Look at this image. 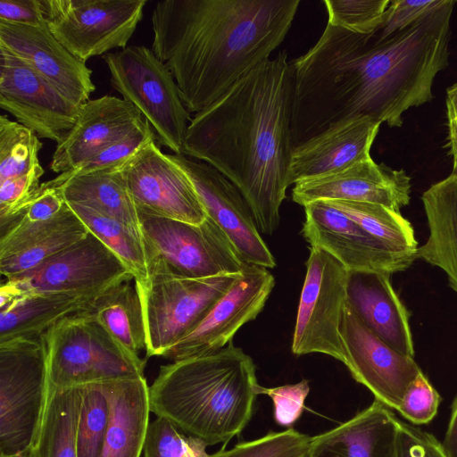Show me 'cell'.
I'll use <instances>...</instances> for the list:
<instances>
[{
  "mask_svg": "<svg viewBox=\"0 0 457 457\" xmlns=\"http://www.w3.org/2000/svg\"><path fill=\"white\" fill-rule=\"evenodd\" d=\"M275 278L267 268L248 264L200 324L164 355L172 361L214 352L228 345L263 309Z\"/></svg>",
  "mask_w": 457,
  "mask_h": 457,
  "instance_id": "obj_17",
  "label": "cell"
},
{
  "mask_svg": "<svg viewBox=\"0 0 457 457\" xmlns=\"http://www.w3.org/2000/svg\"><path fill=\"white\" fill-rule=\"evenodd\" d=\"M207 445L170 420L157 417L150 423L144 457H211Z\"/></svg>",
  "mask_w": 457,
  "mask_h": 457,
  "instance_id": "obj_38",
  "label": "cell"
},
{
  "mask_svg": "<svg viewBox=\"0 0 457 457\" xmlns=\"http://www.w3.org/2000/svg\"><path fill=\"white\" fill-rule=\"evenodd\" d=\"M325 202L358 223L392 253L413 262L417 259L419 246L414 229L400 212L370 203L338 200Z\"/></svg>",
  "mask_w": 457,
  "mask_h": 457,
  "instance_id": "obj_31",
  "label": "cell"
},
{
  "mask_svg": "<svg viewBox=\"0 0 457 457\" xmlns=\"http://www.w3.org/2000/svg\"><path fill=\"white\" fill-rule=\"evenodd\" d=\"M153 141H156L154 132L145 120L139 127L122 139L107 146L77 168L62 172L54 179L46 181V184L52 187H59L73 177L121 168Z\"/></svg>",
  "mask_w": 457,
  "mask_h": 457,
  "instance_id": "obj_36",
  "label": "cell"
},
{
  "mask_svg": "<svg viewBox=\"0 0 457 457\" xmlns=\"http://www.w3.org/2000/svg\"><path fill=\"white\" fill-rule=\"evenodd\" d=\"M103 59L112 87L141 112L157 143L174 154H183L192 119L168 68L145 46H129L107 53Z\"/></svg>",
  "mask_w": 457,
  "mask_h": 457,
  "instance_id": "obj_8",
  "label": "cell"
},
{
  "mask_svg": "<svg viewBox=\"0 0 457 457\" xmlns=\"http://www.w3.org/2000/svg\"><path fill=\"white\" fill-rule=\"evenodd\" d=\"M192 182L206 212L248 264L274 268L276 261L262 240L240 190L221 172L184 154H170Z\"/></svg>",
  "mask_w": 457,
  "mask_h": 457,
  "instance_id": "obj_15",
  "label": "cell"
},
{
  "mask_svg": "<svg viewBox=\"0 0 457 457\" xmlns=\"http://www.w3.org/2000/svg\"><path fill=\"white\" fill-rule=\"evenodd\" d=\"M144 121L141 112L123 98L106 95L88 100L80 106L72 129L57 144L50 169L61 174L77 168Z\"/></svg>",
  "mask_w": 457,
  "mask_h": 457,
  "instance_id": "obj_21",
  "label": "cell"
},
{
  "mask_svg": "<svg viewBox=\"0 0 457 457\" xmlns=\"http://www.w3.org/2000/svg\"><path fill=\"white\" fill-rule=\"evenodd\" d=\"M0 457H37V454L34 446H31L20 453L11 455H0Z\"/></svg>",
  "mask_w": 457,
  "mask_h": 457,
  "instance_id": "obj_49",
  "label": "cell"
},
{
  "mask_svg": "<svg viewBox=\"0 0 457 457\" xmlns=\"http://www.w3.org/2000/svg\"><path fill=\"white\" fill-rule=\"evenodd\" d=\"M442 0H393L385 11L382 23L373 36L375 42H381L403 30L416 21L436 8Z\"/></svg>",
  "mask_w": 457,
  "mask_h": 457,
  "instance_id": "obj_44",
  "label": "cell"
},
{
  "mask_svg": "<svg viewBox=\"0 0 457 457\" xmlns=\"http://www.w3.org/2000/svg\"><path fill=\"white\" fill-rule=\"evenodd\" d=\"M300 0H164L152 13V50L199 112L270 58Z\"/></svg>",
  "mask_w": 457,
  "mask_h": 457,
  "instance_id": "obj_3",
  "label": "cell"
},
{
  "mask_svg": "<svg viewBox=\"0 0 457 457\" xmlns=\"http://www.w3.org/2000/svg\"><path fill=\"white\" fill-rule=\"evenodd\" d=\"M411 188V178L403 170L378 164L370 157L337 172L295 183L292 199L303 206L338 200L381 204L400 212L410 203Z\"/></svg>",
  "mask_w": 457,
  "mask_h": 457,
  "instance_id": "obj_19",
  "label": "cell"
},
{
  "mask_svg": "<svg viewBox=\"0 0 457 457\" xmlns=\"http://www.w3.org/2000/svg\"><path fill=\"white\" fill-rule=\"evenodd\" d=\"M390 275L350 272L347 301L377 337L401 354L414 358L409 312L395 293Z\"/></svg>",
  "mask_w": 457,
  "mask_h": 457,
  "instance_id": "obj_23",
  "label": "cell"
},
{
  "mask_svg": "<svg viewBox=\"0 0 457 457\" xmlns=\"http://www.w3.org/2000/svg\"><path fill=\"white\" fill-rule=\"evenodd\" d=\"M134 279L121 261L89 231L33 270L6 283L20 296L71 294L96 296Z\"/></svg>",
  "mask_w": 457,
  "mask_h": 457,
  "instance_id": "obj_12",
  "label": "cell"
},
{
  "mask_svg": "<svg viewBox=\"0 0 457 457\" xmlns=\"http://www.w3.org/2000/svg\"><path fill=\"white\" fill-rule=\"evenodd\" d=\"M43 145L36 132L6 115L0 117V182L39 169Z\"/></svg>",
  "mask_w": 457,
  "mask_h": 457,
  "instance_id": "obj_34",
  "label": "cell"
},
{
  "mask_svg": "<svg viewBox=\"0 0 457 457\" xmlns=\"http://www.w3.org/2000/svg\"><path fill=\"white\" fill-rule=\"evenodd\" d=\"M345 362L352 377L391 410L421 371L414 358L401 354L377 337L346 301L340 322Z\"/></svg>",
  "mask_w": 457,
  "mask_h": 457,
  "instance_id": "obj_14",
  "label": "cell"
},
{
  "mask_svg": "<svg viewBox=\"0 0 457 457\" xmlns=\"http://www.w3.org/2000/svg\"><path fill=\"white\" fill-rule=\"evenodd\" d=\"M43 174L41 167L0 182V228L10 223L35 196Z\"/></svg>",
  "mask_w": 457,
  "mask_h": 457,
  "instance_id": "obj_41",
  "label": "cell"
},
{
  "mask_svg": "<svg viewBox=\"0 0 457 457\" xmlns=\"http://www.w3.org/2000/svg\"><path fill=\"white\" fill-rule=\"evenodd\" d=\"M0 21L29 26L47 25L42 0H1Z\"/></svg>",
  "mask_w": 457,
  "mask_h": 457,
  "instance_id": "obj_46",
  "label": "cell"
},
{
  "mask_svg": "<svg viewBox=\"0 0 457 457\" xmlns=\"http://www.w3.org/2000/svg\"><path fill=\"white\" fill-rule=\"evenodd\" d=\"M309 392V381L306 379L276 387H259V395L270 397L274 420L283 427L292 426L300 418Z\"/></svg>",
  "mask_w": 457,
  "mask_h": 457,
  "instance_id": "obj_43",
  "label": "cell"
},
{
  "mask_svg": "<svg viewBox=\"0 0 457 457\" xmlns=\"http://www.w3.org/2000/svg\"><path fill=\"white\" fill-rule=\"evenodd\" d=\"M381 122L355 116L329 126L293 149L290 183L337 172L370 158Z\"/></svg>",
  "mask_w": 457,
  "mask_h": 457,
  "instance_id": "obj_22",
  "label": "cell"
},
{
  "mask_svg": "<svg viewBox=\"0 0 457 457\" xmlns=\"http://www.w3.org/2000/svg\"><path fill=\"white\" fill-rule=\"evenodd\" d=\"M443 445L450 457H457V396L452 404L451 415Z\"/></svg>",
  "mask_w": 457,
  "mask_h": 457,
  "instance_id": "obj_48",
  "label": "cell"
},
{
  "mask_svg": "<svg viewBox=\"0 0 457 457\" xmlns=\"http://www.w3.org/2000/svg\"><path fill=\"white\" fill-rule=\"evenodd\" d=\"M137 212L200 224L206 212L189 178L156 141L147 145L123 168Z\"/></svg>",
  "mask_w": 457,
  "mask_h": 457,
  "instance_id": "obj_16",
  "label": "cell"
},
{
  "mask_svg": "<svg viewBox=\"0 0 457 457\" xmlns=\"http://www.w3.org/2000/svg\"><path fill=\"white\" fill-rule=\"evenodd\" d=\"M312 436L290 428L269 432L254 440L241 442L211 457H308Z\"/></svg>",
  "mask_w": 457,
  "mask_h": 457,
  "instance_id": "obj_37",
  "label": "cell"
},
{
  "mask_svg": "<svg viewBox=\"0 0 457 457\" xmlns=\"http://www.w3.org/2000/svg\"><path fill=\"white\" fill-rule=\"evenodd\" d=\"M109 417L100 457H140L151 412L145 377L103 382Z\"/></svg>",
  "mask_w": 457,
  "mask_h": 457,
  "instance_id": "obj_25",
  "label": "cell"
},
{
  "mask_svg": "<svg viewBox=\"0 0 457 457\" xmlns=\"http://www.w3.org/2000/svg\"><path fill=\"white\" fill-rule=\"evenodd\" d=\"M395 457H450L443 443L432 434L396 418Z\"/></svg>",
  "mask_w": 457,
  "mask_h": 457,
  "instance_id": "obj_42",
  "label": "cell"
},
{
  "mask_svg": "<svg viewBox=\"0 0 457 457\" xmlns=\"http://www.w3.org/2000/svg\"><path fill=\"white\" fill-rule=\"evenodd\" d=\"M428 227L417 258L438 267L457 293V172L431 185L421 196Z\"/></svg>",
  "mask_w": 457,
  "mask_h": 457,
  "instance_id": "obj_26",
  "label": "cell"
},
{
  "mask_svg": "<svg viewBox=\"0 0 457 457\" xmlns=\"http://www.w3.org/2000/svg\"><path fill=\"white\" fill-rule=\"evenodd\" d=\"M448 154L453 162V172H457V83L446 89L445 98Z\"/></svg>",
  "mask_w": 457,
  "mask_h": 457,
  "instance_id": "obj_47",
  "label": "cell"
},
{
  "mask_svg": "<svg viewBox=\"0 0 457 457\" xmlns=\"http://www.w3.org/2000/svg\"><path fill=\"white\" fill-rule=\"evenodd\" d=\"M440 403V395L421 370L405 390L397 411L411 424L424 425L435 418Z\"/></svg>",
  "mask_w": 457,
  "mask_h": 457,
  "instance_id": "obj_40",
  "label": "cell"
},
{
  "mask_svg": "<svg viewBox=\"0 0 457 457\" xmlns=\"http://www.w3.org/2000/svg\"><path fill=\"white\" fill-rule=\"evenodd\" d=\"M0 46L28 63L79 106L96 90L92 70L71 54L47 25L0 21Z\"/></svg>",
  "mask_w": 457,
  "mask_h": 457,
  "instance_id": "obj_20",
  "label": "cell"
},
{
  "mask_svg": "<svg viewBox=\"0 0 457 457\" xmlns=\"http://www.w3.org/2000/svg\"><path fill=\"white\" fill-rule=\"evenodd\" d=\"M455 0L434 10L384 41L327 24L320 39L294 62L295 98L317 131L355 116L391 128L403 114L433 98L432 87L449 63Z\"/></svg>",
  "mask_w": 457,
  "mask_h": 457,
  "instance_id": "obj_1",
  "label": "cell"
},
{
  "mask_svg": "<svg viewBox=\"0 0 457 457\" xmlns=\"http://www.w3.org/2000/svg\"><path fill=\"white\" fill-rule=\"evenodd\" d=\"M81 406L77 428L78 457H100L109 417L104 383L79 386Z\"/></svg>",
  "mask_w": 457,
  "mask_h": 457,
  "instance_id": "obj_35",
  "label": "cell"
},
{
  "mask_svg": "<svg viewBox=\"0 0 457 457\" xmlns=\"http://www.w3.org/2000/svg\"><path fill=\"white\" fill-rule=\"evenodd\" d=\"M87 229L103 242L127 267L135 283L148 280V263L140 231L91 208L68 204Z\"/></svg>",
  "mask_w": 457,
  "mask_h": 457,
  "instance_id": "obj_32",
  "label": "cell"
},
{
  "mask_svg": "<svg viewBox=\"0 0 457 457\" xmlns=\"http://www.w3.org/2000/svg\"><path fill=\"white\" fill-rule=\"evenodd\" d=\"M292 341L295 355L323 353L345 362L340 322L350 271L332 254L311 246Z\"/></svg>",
  "mask_w": 457,
  "mask_h": 457,
  "instance_id": "obj_10",
  "label": "cell"
},
{
  "mask_svg": "<svg viewBox=\"0 0 457 457\" xmlns=\"http://www.w3.org/2000/svg\"><path fill=\"white\" fill-rule=\"evenodd\" d=\"M48 391L44 335L0 343V455L34 446Z\"/></svg>",
  "mask_w": 457,
  "mask_h": 457,
  "instance_id": "obj_6",
  "label": "cell"
},
{
  "mask_svg": "<svg viewBox=\"0 0 457 457\" xmlns=\"http://www.w3.org/2000/svg\"><path fill=\"white\" fill-rule=\"evenodd\" d=\"M302 234L311 246L324 249L350 272L393 274L409 268L412 260L392 253L358 223L325 201L303 206Z\"/></svg>",
  "mask_w": 457,
  "mask_h": 457,
  "instance_id": "obj_18",
  "label": "cell"
},
{
  "mask_svg": "<svg viewBox=\"0 0 457 457\" xmlns=\"http://www.w3.org/2000/svg\"><path fill=\"white\" fill-rule=\"evenodd\" d=\"M328 24L361 34L376 33L390 0H324Z\"/></svg>",
  "mask_w": 457,
  "mask_h": 457,
  "instance_id": "obj_39",
  "label": "cell"
},
{
  "mask_svg": "<svg viewBox=\"0 0 457 457\" xmlns=\"http://www.w3.org/2000/svg\"><path fill=\"white\" fill-rule=\"evenodd\" d=\"M138 212L148 273L162 270L193 278L240 274L248 265L208 215L192 224Z\"/></svg>",
  "mask_w": 457,
  "mask_h": 457,
  "instance_id": "obj_7",
  "label": "cell"
},
{
  "mask_svg": "<svg viewBox=\"0 0 457 457\" xmlns=\"http://www.w3.org/2000/svg\"><path fill=\"white\" fill-rule=\"evenodd\" d=\"M54 37L86 62L124 49L143 18L146 0H42Z\"/></svg>",
  "mask_w": 457,
  "mask_h": 457,
  "instance_id": "obj_11",
  "label": "cell"
},
{
  "mask_svg": "<svg viewBox=\"0 0 457 457\" xmlns=\"http://www.w3.org/2000/svg\"><path fill=\"white\" fill-rule=\"evenodd\" d=\"M95 297L71 294L23 295L0 312V343L43 336L59 320L83 310Z\"/></svg>",
  "mask_w": 457,
  "mask_h": 457,
  "instance_id": "obj_29",
  "label": "cell"
},
{
  "mask_svg": "<svg viewBox=\"0 0 457 457\" xmlns=\"http://www.w3.org/2000/svg\"><path fill=\"white\" fill-rule=\"evenodd\" d=\"M79 386L49 388L46 408L34 448L37 457H78Z\"/></svg>",
  "mask_w": 457,
  "mask_h": 457,
  "instance_id": "obj_30",
  "label": "cell"
},
{
  "mask_svg": "<svg viewBox=\"0 0 457 457\" xmlns=\"http://www.w3.org/2000/svg\"><path fill=\"white\" fill-rule=\"evenodd\" d=\"M294 83L285 51L267 59L192 118L183 154L212 166L245 198L271 235L290 183Z\"/></svg>",
  "mask_w": 457,
  "mask_h": 457,
  "instance_id": "obj_2",
  "label": "cell"
},
{
  "mask_svg": "<svg viewBox=\"0 0 457 457\" xmlns=\"http://www.w3.org/2000/svg\"><path fill=\"white\" fill-rule=\"evenodd\" d=\"M124 166L73 177L56 187L67 204L87 206L140 231L138 212L127 185Z\"/></svg>",
  "mask_w": 457,
  "mask_h": 457,
  "instance_id": "obj_28",
  "label": "cell"
},
{
  "mask_svg": "<svg viewBox=\"0 0 457 457\" xmlns=\"http://www.w3.org/2000/svg\"><path fill=\"white\" fill-rule=\"evenodd\" d=\"M396 418L375 399L351 419L312 436L308 457H395Z\"/></svg>",
  "mask_w": 457,
  "mask_h": 457,
  "instance_id": "obj_24",
  "label": "cell"
},
{
  "mask_svg": "<svg viewBox=\"0 0 457 457\" xmlns=\"http://www.w3.org/2000/svg\"><path fill=\"white\" fill-rule=\"evenodd\" d=\"M67 205L60 189L46 182L41 184L39 190L22 211L0 231L13 222L44 221L56 216Z\"/></svg>",
  "mask_w": 457,
  "mask_h": 457,
  "instance_id": "obj_45",
  "label": "cell"
},
{
  "mask_svg": "<svg viewBox=\"0 0 457 457\" xmlns=\"http://www.w3.org/2000/svg\"><path fill=\"white\" fill-rule=\"evenodd\" d=\"M259 387L253 359L230 342L161 366L149 386L150 408L208 446L227 445L250 421Z\"/></svg>",
  "mask_w": 457,
  "mask_h": 457,
  "instance_id": "obj_4",
  "label": "cell"
},
{
  "mask_svg": "<svg viewBox=\"0 0 457 457\" xmlns=\"http://www.w3.org/2000/svg\"><path fill=\"white\" fill-rule=\"evenodd\" d=\"M87 232L82 220L69 208L56 226L36 237L15 253L0 258L1 274L6 279L21 277L69 247Z\"/></svg>",
  "mask_w": 457,
  "mask_h": 457,
  "instance_id": "obj_33",
  "label": "cell"
},
{
  "mask_svg": "<svg viewBox=\"0 0 457 457\" xmlns=\"http://www.w3.org/2000/svg\"><path fill=\"white\" fill-rule=\"evenodd\" d=\"M81 311L96 320L130 353L139 356L145 349L143 310L134 279L107 288Z\"/></svg>",
  "mask_w": 457,
  "mask_h": 457,
  "instance_id": "obj_27",
  "label": "cell"
},
{
  "mask_svg": "<svg viewBox=\"0 0 457 457\" xmlns=\"http://www.w3.org/2000/svg\"><path fill=\"white\" fill-rule=\"evenodd\" d=\"M0 107L38 137L61 143L80 106L21 59L0 46Z\"/></svg>",
  "mask_w": 457,
  "mask_h": 457,
  "instance_id": "obj_13",
  "label": "cell"
},
{
  "mask_svg": "<svg viewBox=\"0 0 457 457\" xmlns=\"http://www.w3.org/2000/svg\"><path fill=\"white\" fill-rule=\"evenodd\" d=\"M240 274L203 278L151 270L136 284L146 338V356H162L194 330Z\"/></svg>",
  "mask_w": 457,
  "mask_h": 457,
  "instance_id": "obj_9",
  "label": "cell"
},
{
  "mask_svg": "<svg viewBox=\"0 0 457 457\" xmlns=\"http://www.w3.org/2000/svg\"><path fill=\"white\" fill-rule=\"evenodd\" d=\"M44 339L49 388L145 377V361L82 311L59 320Z\"/></svg>",
  "mask_w": 457,
  "mask_h": 457,
  "instance_id": "obj_5",
  "label": "cell"
}]
</instances>
